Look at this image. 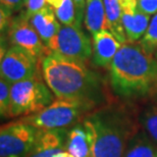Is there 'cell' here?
Wrapping results in <instances>:
<instances>
[{"mask_svg":"<svg viewBox=\"0 0 157 157\" xmlns=\"http://www.w3.org/2000/svg\"><path fill=\"white\" fill-rule=\"evenodd\" d=\"M41 70L45 83L58 99L94 105L103 99L101 80L83 61L49 52L41 60Z\"/></svg>","mask_w":157,"mask_h":157,"instance_id":"1","label":"cell"},{"mask_svg":"<svg viewBox=\"0 0 157 157\" xmlns=\"http://www.w3.org/2000/svg\"><path fill=\"white\" fill-rule=\"evenodd\" d=\"M113 92L124 98L147 95L157 83V59L139 43L122 44L110 64Z\"/></svg>","mask_w":157,"mask_h":157,"instance_id":"2","label":"cell"},{"mask_svg":"<svg viewBox=\"0 0 157 157\" xmlns=\"http://www.w3.org/2000/svg\"><path fill=\"white\" fill-rule=\"evenodd\" d=\"M82 124L89 133L91 157H122L137 125L119 108H103L85 117Z\"/></svg>","mask_w":157,"mask_h":157,"instance_id":"3","label":"cell"},{"mask_svg":"<svg viewBox=\"0 0 157 157\" xmlns=\"http://www.w3.org/2000/svg\"><path fill=\"white\" fill-rule=\"evenodd\" d=\"M94 107L95 105L90 102L58 99L42 110L24 117L20 121L41 130L67 128L78 122L84 114Z\"/></svg>","mask_w":157,"mask_h":157,"instance_id":"4","label":"cell"},{"mask_svg":"<svg viewBox=\"0 0 157 157\" xmlns=\"http://www.w3.org/2000/svg\"><path fill=\"white\" fill-rule=\"evenodd\" d=\"M10 117L30 115L42 110L53 102V93L38 74L35 77L11 85Z\"/></svg>","mask_w":157,"mask_h":157,"instance_id":"5","label":"cell"},{"mask_svg":"<svg viewBox=\"0 0 157 157\" xmlns=\"http://www.w3.org/2000/svg\"><path fill=\"white\" fill-rule=\"evenodd\" d=\"M42 131L21 121L2 125L0 132V156L28 157Z\"/></svg>","mask_w":157,"mask_h":157,"instance_id":"6","label":"cell"},{"mask_svg":"<svg viewBox=\"0 0 157 157\" xmlns=\"http://www.w3.org/2000/svg\"><path fill=\"white\" fill-rule=\"evenodd\" d=\"M50 52H56L68 58L87 61L93 52L91 41L76 25H61L56 35L47 44Z\"/></svg>","mask_w":157,"mask_h":157,"instance_id":"7","label":"cell"},{"mask_svg":"<svg viewBox=\"0 0 157 157\" xmlns=\"http://www.w3.org/2000/svg\"><path fill=\"white\" fill-rule=\"evenodd\" d=\"M38 59L18 46L11 45L1 57V78L11 85L35 77L38 74Z\"/></svg>","mask_w":157,"mask_h":157,"instance_id":"8","label":"cell"},{"mask_svg":"<svg viewBox=\"0 0 157 157\" xmlns=\"http://www.w3.org/2000/svg\"><path fill=\"white\" fill-rule=\"evenodd\" d=\"M8 36L11 45L21 47L37 59L45 55L47 47L25 12L12 18Z\"/></svg>","mask_w":157,"mask_h":157,"instance_id":"9","label":"cell"},{"mask_svg":"<svg viewBox=\"0 0 157 157\" xmlns=\"http://www.w3.org/2000/svg\"><path fill=\"white\" fill-rule=\"evenodd\" d=\"M121 9V21L128 42L143 37L149 26L150 15L138 8V0H118Z\"/></svg>","mask_w":157,"mask_h":157,"instance_id":"10","label":"cell"},{"mask_svg":"<svg viewBox=\"0 0 157 157\" xmlns=\"http://www.w3.org/2000/svg\"><path fill=\"white\" fill-rule=\"evenodd\" d=\"M67 128L43 130L28 157H71L67 152Z\"/></svg>","mask_w":157,"mask_h":157,"instance_id":"11","label":"cell"},{"mask_svg":"<svg viewBox=\"0 0 157 157\" xmlns=\"http://www.w3.org/2000/svg\"><path fill=\"white\" fill-rule=\"evenodd\" d=\"M93 63L99 67H107L111 64L121 43L108 29L93 35Z\"/></svg>","mask_w":157,"mask_h":157,"instance_id":"12","label":"cell"},{"mask_svg":"<svg viewBox=\"0 0 157 157\" xmlns=\"http://www.w3.org/2000/svg\"><path fill=\"white\" fill-rule=\"evenodd\" d=\"M30 21L35 28L37 33L39 34L46 47L50 40L56 35L61 26L55 15L54 9L49 4L33 14L30 18Z\"/></svg>","mask_w":157,"mask_h":157,"instance_id":"13","label":"cell"},{"mask_svg":"<svg viewBox=\"0 0 157 157\" xmlns=\"http://www.w3.org/2000/svg\"><path fill=\"white\" fill-rule=\"evenodd\" d=\"M67 152L71 157H91V140L83 124H76L68 131Z\"/></svg>","mask_w":157,"mask_h":157,"instance_id":"14","label":"cell"},{"mask_svg":"<svg viewBox=\"0 0 157 157\" xmlns=\"http://www.w3.org/2000/svg\"><path fill=\"white\" fill-rule=\"evenodd\" d=\"M155 145L146 132L137 131L128 140L122 157H156Z\"/></svg>","mask_w":157,"mask_h":157,"instance_id":"15","label":"cell"},{"mask_svg":"<svg viewBox=\"0 0 157 157\" xmlns=\"http://www.w3.org/2000/svg\"><path fill=\"white\" fill-rule=\"evenodd\" d=\"M85 25L92 36L100 31L107 29V21H106L103 0H87Z\"/></svg>","mask_w":157,"mask_h":157,"instance_id":"16","label":"cell"},{"mask_svg":"<svg viewBox=\"0 0 157 157\" xmlns=\"http://www.w3.org/2000/svg\"><path fill=\"white\" fill-rule=\"evenodd\" d=\"M107 21V29L113 34L121 44L127 42V35H125L124 26L121 21V9L118 0H103Z\"/></svg>","mask_w":157,"mask_h":157,"instance_id":"17","label":"cell"},{"mask_svg":"<svg viewBox=\"0 0 157 157\" xmlns=\"http://www.w3.org/2000/svg\"><path fill=\"white\" fill-rule=\"evenodd\" d=\"M144 132L157 145V103L149 105L142 111L139 117Z\"/></svg>","mask_w":157,"mask_h":157,"instance_id":"18","label":"cell"},{"mask_svg":"<svg viewBox=\"0 0 157 157\" xmlns=\"http://www.w3.org/2000/svg\"><path fill=\"white\" fill-rule=\"evenodd\" d=\"M139 44L148 54L154 55L157 50V13L152 17L145 34L140 39Z\"/></svg>","mask_w":157,"mask_h":157,"instance_id":"19","label":"cell"},{"mask_svg":"<svg viewBox=\"0 0 157 157\" xmlns=\"http://www.w3.org/2000/svg\"><path fill=\"white\" fill-rule=\"evenodd\" d=\"M53 9L61 25H76V8L73 0H59L57 7Z\"/></svg>","mask_w":157,"mask_h":157,"instance_id":"20","label":"cell"},{"mask_svg":"<svg viewBox=\"0 0 157 157\" xmlns=\"http://www.w3.org/2000/svg\"><path fill=\"white\" fill-rule=\"evenodd\" d=\"M11 84L4 78H0V113L2 117H9L10 111Z\"/></svg>","mask_w":157,"mask_h":157,"instance_id":"21","label":"cell"},{"mask_svg":"<svg viewBox=\"0 0 157 157\" xmlns=\"http://www.w3.org/2000/svg\"><path fill=\"white\" fill-rule=\"evenodd\" d=\"M46 0H27L26 1V11L25 13L29 18H31L33 14H35L36 12L41 10L43 7H45Z\"/></svg>","mask_w":157,"mask_h":157,"instance_id":"22","label":"cell"},{"mask_svg":"<svg viewBox=\"0 0 157 157\" xmlns=\"http://www.w3.org/2000/svg\"><path fill=\"white\" fill-rule=\"evenodd\" d=\"M138 8L149 15L157 13V0H138Z\"/></svg>","mask_w":157,"mask_h":157,"instance_id":"23","label":"cell"},{"mask_svg":"<svg viewBox=\"0 0 157 157\" xmlns=\"http://www.w3.org/2000/svg\"><path fill=\"white\" fill-rule=\"evenodd\" d=\"M11 15L12 11L5 8L4 6H1V9H0V28H1V33L9 29L12 21Z\"/></svg>","mask_w":157,"mask_h":157,"instance_id":"24","label":"cell"},{"mask_svg":"<svg viewBox=\"0 0 157 157\" xmlns=\"http://www.w3.org/2000/svg\"><path fill=\"white\" fill-rule=\"evenodd\" d=\"M76 8V26L82 27V21L86 12L87 0H73Z\"/></svg>","mask_w":157,"mask_h":157,"instance_id":"25","label":"cell"},{"mask_svg":"<svg viewBox=\"0 0 157 157\" xmlns=\"http://www.w3.org/2000/svg\"><path fill=\"white\" fill-rule=\"evenodd\" d=\"M1 6L9 9L10 11H17L26 4V0H0Z\"/></svg>","mask_w":157,"mask_h":157,"instance_id":"26","label":"cell"},{"mask_svg":"<svg viewBox=\"0 0 157 157\" xmlns=\"http://www.w3.org/2000/svg\"><path fill=\"white\" fill-rule=\"evenodd\" d=\"M47 4H49L50 6H52L53 8L57 7L58 3H59V0H46Z\"/></svg>","mask_w":157,"mask_h":157,"instance_id":"27","label":"cell"},{"mask_svg":"<svg viewBox=\"0 0 157 157\" xmlns=\"http://www.w3.org/2000/svg\"><path fill=\"white\" fill-rule=\"evenodd\" d=\"M154 56H155V58L157 59V50H156V52L154 53Z\"/></svg>","mask_w":157,"mask_h":157,"instance_id":"28","label":"cell"},{"mask_svg":"<svg viewBox=\"0 0 157 157\" xmlns=\"http://www.w3.org/2000/svg\"><path fill=\"white\" fill-rule=\"evenodd\" d=\"M26 1H27V0H26Z\"/></svg>","mask_w":157,"mask_h":157,"instance_id":"29","label":"cell"},{"mask_svg":"<svg viewBox=\"0 0 157 157\" xmlns=\"http://www.w3.org/2000/svg\"><path fill=\"white\" fill-rule=\"evenodd\" d=\"M156 157H157V156H156Z\"/></svg>","mask_w":157,"mask_h":157,"instance_id":"30","label":"cell"}]
</instances>
